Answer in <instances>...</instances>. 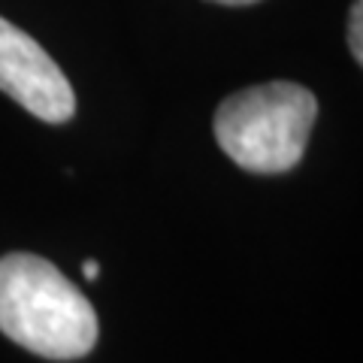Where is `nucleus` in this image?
I'll return each instance as SVG.
<instances>
[{
  "label": "nucleus",
  "instance_id": "nucleus-1",
  "mask_svg": "<svg viewBox=\"0 0 363 363\" xmlns=\"http://www.w3.org/2000/svg\"><path fill=\"white\" fill-rule=\"evenodd\" d=\"M0 330L40 357L76 360L97 342V315L55 264L16 252L0 257Z\"/></svg>",
  "mask_w": 363,
  "mask_h": 363
},
{
  "label": "nucleus",
  "instance_id": "nucleus-2",
  "mask_svg": "<svg viewBox=\"0 0 363 363\" xmlns=\"http://www.w3.org/2000/svg\"><path fill=\"white\" fill-rule=\"evenodd\" d=\"M318 100L294 82H267L236 91L215 112L212 130L221 152L248 173H288L309 145Z\"/></svg>",
  "mask_w": 363,
  "mask_h": 363
},
{
  "label": "nucleus",
  "instance_id": "nucleus-3",
  "mask_svg": "<svg viewBox=\"0 0 363 363\" xmlns=\"http://www.w3.org/2000/svg\"><path fill=\"white\" fill-rule=\"evenodd\" d=\"M0 91L49 124L70 121L76 112L70 79L30 33L4 16H0Z\"/></svg>",
  "mask_w": 363,
  "mask_h": 363
},
{
  "label": "nucleus",
  "instance_id": "nucleus-4",
  "mask_svg": "<svg viewBox=\"0 0 363 363\" xmlns=\"http://www.w3.org/2000/svg\"><path fill=\"white\" fill-rule=\"evenodd\" d=\"M348 45H351V55H354V61H363V0H354V6H351Z\"/></svg>",
  "mask_w": 363,
  "mask_h": 363
},
{
  "label": "nucleus",
  "instance_id": "nucleus-5",
  "mask_svg": "<svg viewBox=\"0 0 363 363\" xmlns=\"http://www.w3.org/2000/svg\"><path fill=\"white\" fill-rule=\"evenodd\" d=\"M85 279H91V281H94L97 276H100V267H97V260H85Z\"/></svg>",
  "mask_w": 363,
  "mask_h": 363
},
{
  "label": "nucleus",
  "instance_id": "nucleus-6",
  "mask_svg": "<svg viewBox=\"0 0 363 363\" xmlns=\"http://www.w3.org/2000/svg\"><path fill=\"white\" fill-rule=\"evenodd\" d=\"M212 4H224V6H248V4H257V0H212Z\"/></svg>",
  "mask_w": 363,
  "mask_h": 363
}]
</instances>
